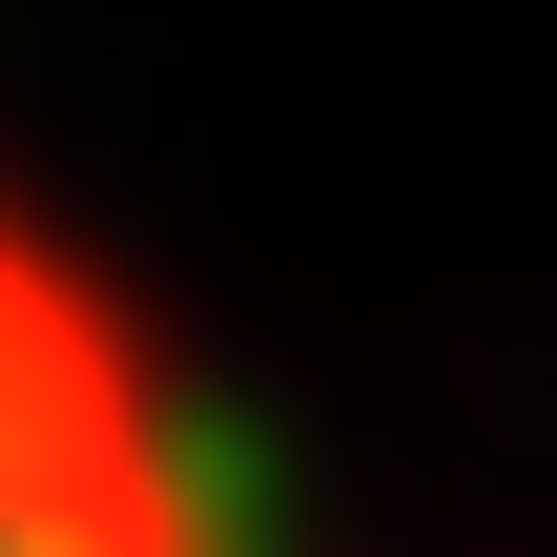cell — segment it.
<instances>
[{"label":"cell","mask_w":557,"mask_h":557,"mask_svg":"<svg viewBox=\"0 0 557 557\" xmlns=\"http://www.w3.org/2000/svg\"><path fill=\"white\" fill-rule=\"evenodd\" d=\"M0 557H227V475L145 289L0 145Z\"/></svg>","instance_id":"cell-1"}]
</instances>
